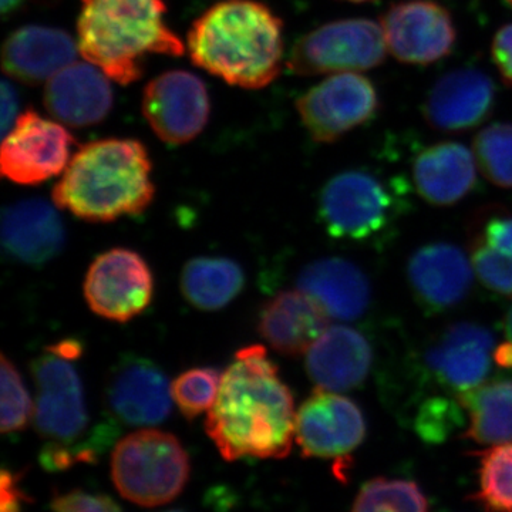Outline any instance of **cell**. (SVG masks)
I'll use <instances>...</instances> for the list:
<instances>
[{
  "label": "cell",
  "instance_id": "obj_1",
  "mask_svg": "<svg viewBox=\"0 0 512 512\" xmlns=\"http://www.w3.org/2000/svg\"><path fill=\"white\" fill-rule=\"evenodd\" d=\"M295 426L291 390L264 346L239 350L205 421L221 456L228 461L284 458L291 453Z\"/></svg>",
  "mask_w": 512,
  "mask_h": 512
},
{
  "label": "cell",
  "instance_id": "obj_2",
  "mask_svg": "<svg viewBox=\"0 0 512 512\" xmlns=\"http://www.w3.org/2000/svg\"><path fill=\"white\" fill-rule=\"evenodd\" d=\"M82 353L79 340L67 339L47 346L32 363L35 424L43 440L39 460L47 471L96 463L119 433L116 420L92 419L76 367Z\"/></svg>",
  "mask_w": 512,
  "mask_h": 512
},
{
  "label": "cell",
  "instance_id": "obj_3",
  "mask_svg": "<svg viewBox=\"0 0 512 512\" xmlns=\"http://www.w3.org/2000/svg\"><path fill=\"white\" fill-rule=\"evenodd\" d=\"M192 63L242 89H262L284 64V22L256 0H224L195 19L187 36Z\"/></svg>",
  "mask_w": 512,
  "mask_h": 512
},
{
  "label": "cell",
  "instance_id": "obj_4",
  "mask_svg": "<svg viewBox=\"0 0 512 512\" xmlns=\"http://www.w3.org/2000/svg\"><path fill=\"white\" fill-rule=\"evenodd\" d=\"M146 147L130 138H106L79 148L52 191L56 207L89 222L143 214L154 198Z\"/></svg>",
  "mask_w": 512,
  "mask_h": 512
},
{
  "label": "cell",
  "instance_id": "obj_5",
  "mask_svg": "<svg viewBox=\"0 0 512 512\" xmlns=\"http://www.w3.org/2000/svg\"><path fill=\"white\" fill-rule=\"evenodd\" d=\"M165 15L164 0H82L77 20L80 55L113 82H137L147 56L185 53Z\"/></svg>",
  "mask_w": 512,
  "mask_h": 512
},
{
  "label": "cell",
  "instance_id": "obj_6",
  "mask_svg": "<svg viewBox=\"0 0 512 512\" xmlns=\"http://www.w3.org/2000/svg\"><path fill=\"white\" fill-rule=\"evenodd\" d=\"M111 478L121 497L131 503L160 507L184 490L190 478V458L173 434L136 431L114 448Z\"/></svg>",
  "mask_w": 512,
  "mask_h": 512
},
{
  "label": "cell",
  "instance_id": "obj_7",
  "mask_svg": "<svg viewBox=\"0 0 512 512\" xmlns=\"http://www.w3.org/2000/svg\"><path fill=\"white\" fill-rule=\"evenodd\" d=\"M400 187V181H387L365 168L333 175L320 191V224L339 241H373L399 217Z\"/></svg>",
  "mask_w": 512,
  "mask_h": 512
},
{
  "label": "cell",
  "instance_id": "obj_8",
  "mask_svg": "<svg viewBox=\"0 0 512 512\" xmlns=\"http://www.w3.org/2000/svg\"><path fill=\"white\" fill-rule=\"evenodd\" d=\"M386 49L382 25L376 20H333L302 36L286 66L298 76L362 73L379 67Z\"/></svg>",
  "mask_w": 512,
  "mask_h": 512
},
{
  "label": "cell",
  "instance_id": "obj_9",
  "mask_svg": "<svg viewBox=\"0 0 512 512\" xmlns=\"http://www.w3.org/2000/svg\"><path fill=\"white\" fill-rule=\"evenodd\" d=\"M380 96L362 73L330 74L296 100V110L309 136L335 143L375 119Z\"/></svg>",
  "mask_w": 512,
  "mask_h": 512
},
{
  "label": "cell",
  "instance_id": "obj_10",
  "mask_svg": "<svg viewBox=\"0 0 512 512\" xmlns=\"http://www.w3.org/2000/svg\"><path fill=\"white\" fill-rule=\"evenodd\" d=\"M367 424L359 404L329 390L316 389L296 413L295 439L303 457L335 460L345 477L346 460L362 446Z\"/></svg>",
  "mask_w": 512,
  "mask_h": 512
},
{
  "label": "cell",
  "instance_id": "obj_11",
  "mask_svg": "<svg viewBox=\"0 0 512 512\" xmlns=\"http://www.w3.org/2000/svg\"><path fill=\"white\" fill-rule=\"evenodd\" d=\"M73 144L72 134L62 123L46 119L35 110L25 111L3 137V177L20 185L45 183L66 170Z\"/></svg>",
  "mask_w": 512,
  "mask_h": 512
},
{
  "label": "cell",
  "instance_id": "obj_12",
  "mask_svg": "<svg viewBox=\"0 0 512 512\" xmlns=\"http://www.w3.org/2000/svg\"><path fill=\"white\" fill-rule=\"evenodd\" d=\"M154 278L146 259L127 248H113L94 259L84 279V298L100 318L128 322L148 308Z\"/></svg>",
  "mask_w": 512,
  "mask_h": 512
},
{
  "label": "cell",
  "instance_id": "obj_13",
  "mask_svg": "<svg viewBox=\"0 0 512 512\" xmlns=\"http://www.w3.org/2000/svg\"><path fill=\"white\" fill-rule=\"evenodd\" d=\"M387 50L406 64L427 66L453 52L457 26L450 10L434 0L394 3L380 20Z\"/></svg>",
  "mask_w": 512,
  "mask_h": 512
},
{
  "label": "cell",
  "instance_id": "obj_14",
  "mask_svg": "<svg viewBox=\"0 0 512 512\" xmlns=\"http://www.w3.org/2000/svg\"><path fill=\"white\" fill-rule=\"evenodd\" d=\"M210 94L194 73L171 70L144 89L143 114L164 143L181 146L202 133L210 119Z\"/></svg>",
  "mask_w": 512,
  "mask_h": 512
},
{
  "label": "cell",
  "instance_id": "obj_15",
  "mask_svg": "<svg viewBox=\"0 0 512 512\" xmlns=\"http://www.w3.org/2000/svg\"><path fill=\"white\" fill-rule=\"evenodd\" d=\"M171 400L167 376L146 357H123L107 380V409L117 423L156 426L170 416Z\"/></svg>",
  "mask_w": 512,
  "mask_h": 512
},
{
  "label": "cell",
  "instance_id": "obj_16",
  "mask_svg": "<svg viewBox=\"0 0 512 512\" xmlns=\"http://www.w3.org/2000/svg\"><path fill=\"white\" fill-rule=\"evenodd\" d=\"M497 101V87L484 70L461 67L441 76L423 104L424 120L443 133H461L483 124Z\"/></svg>",
  "mask_w": 512,
  "mask_h": 512
},
{
  "label": "cell",
  "instance_id": "obj_17",
  "mask_svg": "<svg viewBox=\"0 0 512 512\" xmlns=\"http://www.w3.org/2000/svg\"><path fill=\"white\" fill-rule=\"evenodd\" d=\"M494 336L477 323H454L426 353L434 380L457 396L485 383L494 360Z\"/></svg>",
  "mask_w": 512,
  "mask_h": 512
},
{
  "label": "cell",
  "instance_id": "obj_18",
  "mask_svg": "<svg viewBox=\"0 0 512 512\" xmlns=\"http://www.w3.org/2000/svg\"><path fill=\"white\" fill-rule=\"evenodd\" d=\"M43 101L50 116L63 126L83 128L106 119L114 97L103 70L89 62H74L47 82Z\"/></svg>",
  "mask_w": 512,
  "mask_h": 512
},
{
  "label": "cell",
  "instance_id": "obj_19",
  "mask_svg": "<svg viewBox=\"0 0 512 512\" xmlns=\"http://www.w3.org/2000/svg\"><path fill=\"white\" fill-rule=\"evenodd\" d=\"M473 264L456 245L434 242L417 249L407 266L410 288L424 308L443 312L467 298Z\"/></svg>",
  "mask_w": 512,
  "mask_h": 512
},
{
  "label": "cell",
  "instance_id": "obj_20",
  "mask_svg": "<svg viewBox=\"0 0 512 512\" xmlns=\"http://www.w3.org/2000/svg\"><path fill=\"white\" fill-rule=\"evenodd\" d=\"M373 365L369 340L349 326H330L306 357V370L319 389L349 392L362 386Z\"/></svg>",
  "mask_w": 512,
  "mask_h": 512
},
{
  "label": "cell",
  "instance_id": "obj_21",
  "mask_svg": "<svg viewBox=\"0 0 512 512\" xmlns=\"http://www.w3.org/2000/svg\"><path fill=\"white\" fill-rule=\"evenodd\" d=\"M66 231L59 212L50 202L30 198L5 208L2 244L15 261L43 265L63 249Z\"/></svg>",
  "mask_w": 512,
  "mask_h": 512
},
{
  "label": "cell",
  "instance_id": "obj_22",
  "mask_svg": "<svg viewBox=\"0 0 512 512\" xmlns=\"http://www.w3.org/2000/svg\"><path fill=\"white\" fill-rule=\"evenodd\" d=\"M328 313L308 293L279 292L262 306L258 330L262 338L284 356L309 352L329 328Z\"/></svg>",
  "mask_w": 512,
  "mask_h": 512
},
{
  "label": "cell",
  "instance_id": "obj_23",
  "mask_svg": "<svg viewBox=\"0 0 512 512\" xmlns=\"http://www.w3.org/2000/svg\"><path fill=\"white\" fill-rule=\"evenodd\" d=\"M76 43L64 30L30 25L15 30L2 49L3 72L18 82H49L76 60Z\"/></svg>",
  "mask_w": 512,
  "mask_h": 512
},
{
  "label": "cell",
  "instance_id": "obj_24",
  "mask_svg": "<svg viewBox=\"0 0 512 512\" xmlns=\"http://www.w3.org/2000/svg\"><path fill=\"white\" fill-rule=\"evenodd\" d=\"M477 161L473 151L457 141H440L423 148L412 165L413 184L424 201L437 207L457 204L474 190Z\"/></svg>",
  "mask_w": 512,
  "mask_h": 512
},
{
  "label": "cell",
  "instance_id": "obj_25",
  "mask_svg": "<svg viewBox=\"0 0 512 512\" xmlns=\"http://www.w3.org/2000/svg\"><path fill=\"white\" fill-rule=\"evenodd\" d=\"M298 286L319 303L329 318L346 322L359 319L372 298L362 269L343 258L319 259L305 266Z\"/></svg>",
  "mask_w": 512,
  "mask_h": 512
},
{
  "label": "cell",
  "instance_id": "obj_26",
  "mask_svg": "<svg viewBox=\"0 0 512 512\" xmlns=\"http://www.w3.org/2000/svg\"><path fill=\"white\" fill-rule=\"evenodd\" d=\"M244 269L222 256H198L184 266L181 291L194 308L220 311L242 292Z\"/></svg>",
  "mask_w": 512,
  "mask_h": 512
},
{
  "label": "cell",
  "instance_id": "obj_27",
  "mask_svg": "<svg viewBox=\"0 0 512 512\" xmlns=\"http://www.w3.org/2000/svg\"><path fill=\"white\" fill-rule=\"evenodd\" d=\"M468 413L466 439L483 446L512 441V379L483 383L457 396Z\"/></svg>",
  "mask_w": 512,
  "mask_h": 512
},
{
  "label": "cell",
  "instance_id": "obj_28",
  "mask_svg": "<svg viewBox=\"0 0 512 512\" xmlns=\"http://www.w3.org/2000/svg\"><path fill=\"white\" fill-rule=\"evenodd\" d=\"M478 491L473 495L484 512H512V441L477 453Z\"/></svg>",
  "mask_w": 512,
  "mask_h": 512
},
{
  "label": "cell",
  "instance_id": "obj_29",
  "mask_svg": "<svg viewBox=\"0 0 512 512\" xmlns=\"http://www.w3.org/2000/svg\"><path fill=\"white\" fill-rule=\"evenodd\" d=\"M350 512H430L414 481L377 477L362 485Z\"/></svg>",
  "mask_w": 512,
  "mask_h": 512
},
{
  "label": "cell",
  "instance_id": "obj_30",
  "mask_svg": "<svg viewBox=\"0 0 512 512\" xmlns=\"http://www.w3.org/2000/svg\"><path fill=\"white\" fill-rule=\"evenodd\" d=\"M477 167L490 183L512 188V123L484 127L473 141Z\"/></svg>",
  "mask_w": 512,
  "mask_h": 512
},
{
  "label": "cell",
  "instance_id": "obj_31",
  "mask_svg": "<svg viewBox=\"0 0 512 512\" xmlns=\"http://www.w3.org/2000/svg\"><path fill=\"white\" fill-rule=\"evenodd\" d=\"M222 375L215 367H194L181 373L171 384V393L188 420L210 412L220 390Z\"/></svg>",
  "mask_w": 512,
  "mask_h": 512
},
{
  "label": "cell",
  "instance_id": "obj_32",
  "mask_svg": "<svg viewBox=\"0 0 512 512\" xmlns=\"http://www.w3.org/2000/svg\"><path fill=\"white\" fill-rule=\"evenodd\" d=\"M0 384H2L0 430L3 434L19 433L28 427L33 404L18 367L8 359L5 353L2 355V365H0Z\"/></svg>",
  "mask_w": 512,
  "mask_h": 512
},
{
  "label": "cell",
  "instance_id": "obj_33",
  "mask_svg": "<svg viewBox=\"0 0 512 512\" xmlns=\"http://www.w3.org/2000/svg\"><path fill=\"white\" fill-rule=\"evenodd\" d=\"M471 264L485 288L497 295L512 296V255L473 242Z\"/></svg>",
  "mask_w": 512,
  "mask_h": 512
},
{
  "label": "cell",
  "instance_id": "obj_34",
  "mask_svg": "<svg viewBox=\"0 0 512 512\" xmlns=\"http://www.w3.org/2000/svg\"><path fill=\"white\" fill-rule=\"evenodd\" d=\"M456 419V406L453 403L444 400L431 402L421 409L417 431L424 440L440 441L453 429Z\"/></svg>",
  "mask_w": 512,
  "mask_h": 512
},
{
  "label": "cell",
  "instance_id": "obj_35",
  "mask_svg": "<svg viewBox=\"0 0 512 512\" xmlns=\"http://www.w3.org/2000/svg\"><path fill=\"white\" fill-rule=\"evenodd\" d=\"M53 512H123L117 503L104 494L82 490L59 494L52 501Z\"/></svg>",
  "mask_w": 512,
  "mask_h": 512
},
{
  "label": "cell",
  "instance_id": "obj_36",
  "mask_svg": "<svg viewBox=\"0 0 512 512\" xmlns=\"http://www.w3.org/2000/svg\"><path fill=\"white\" fill-rule=\"evenodd\" d=\"M473 242L512 255V215H491L478 229Z\"/></svg>",
  "mask_w": 512,
  "mask_h": 512
},
{
  "label": "cell",
  "instance_id": "obj_37",
  "mask_svg": "<svg viewBox=\"0 0 512 512\" xmlns=\"http://www.w3.org/2000/svg\"><path fill=\"white\" fill-rule=\"evenodd\" d=\"M491 56L503 82L512 86V23L504 25L495 33Z\"/></svg>",
  "mask_w": 512,
  "mask_h": 512
},
{
  "label": "cell",
  "instance_id": "obj_38",
  "mask_svg": "<svg viewBox=\"0 0 512 512\" xmlns=\"http://www.w3.org/2000/svg\"><path fill=\"white\" fill-rule=\"evenodd\" d=\"M20 474L13 473L8 468H3L0 478V512H23V505L29 498L20 487Z\"/></svg>",
  "mask_w": 512,
  "mask_h": 512
},
{
  "label": "cell",
  "instance_id": "obj_39",
  "mask_svg": "<svg viewBox=\"0 0 512 512\" xmlns=\"http://www.w3.org/2000/svg\"><path fill=\"white\" fill-rule=\"evenodd\" d=\"M0 97H2V111H0V126H2V136L5 137L13 127L15 121L18 120L19 97L15 87L9 80H3L2 89H0Z\"/></svg>",
  "mask_w": 512,
  "mask_h": 512
},
{
  "label": "cell",
  "instance_id": "obj_40",
  "mask_svg": "<svg viewBox=\"0 0 512 512\" xmlns=\"http://www.w3.org/2000/svg\"><path fill=\"white\" fill-rule=\"evenodd\" d=\"M494 362L501 367H512V342H505L494 350Z\"/></svg>",
  "mask_w": 512,
  "mask_h": 512
},
{
  "label": "cell",
  "instance_id": "obj_41",
  "mask_svg": "<svg viewBox=\"0 0 512 512\" xmlns=\"http://www.w3.org/2000/svg\"><path fill=\"white\" fill-rule=\"evenodd\" d=\"M28 0H0V9H2V15L10 16L13 13L18 12Z\"/></svg>",
  "mask_w": 512,
  "mask_h": 512
},
{
  "label": "cell",
  "instance_id": "obj_42",
  "mask_svg": "<svg viewBox=\"0 0 512 512\" xmlns=\"http://www.w3.org/2000/svg\"><path fill=\"white\" fill-rule=\"evenodd\" d=\"M505 328H507V335L512 342V306L508 311L507 320H505Z\"/></svg>",
  "mask_w": 512,
  "mask_h": 512
},
{
  "label": "cell",
  "instance_id": "obj_43",
  "mask_svg": "<svg viewBox=\"0 0 512 512\" xmlns=\"http://www.w3.org/2000/svg\"><path fill=\"white\" fill-rule=\"evenodd\" d=\"M346 2H350V3H369V2H373V0H346Z\"/></svg>",
  "mask_w": 512,
  "mask_h": 512
},
{
  "label": "cell",
  "instance_id": "obj_44",
  "mask_svg": "<svg viewBox=\"0 0 512 512\" xmlns=\"http://www.w3.org/2000/svg\"><path fill=\"white\" fill-rule=\"evenodd\" d=\"M507 2H508V5H510L512 8V0H507Z\"/></svg>",
  "mask_w": 512,
  "mask_h": 512
},
{
  "label": "cell",
  "instance_id": "obj_45",
  "mask_svg": "<svg viewBox=\"0 0 512 512\" xmlns=\"http://www.w3.org/2000/svg\"><path fill=\"white\" fill-rule=\"evenodd\" d=\"M165 512H183V511H165Z\"/></svg>",
  "mask_w": 512,
  "mask_h": 512
}]
</instances>
